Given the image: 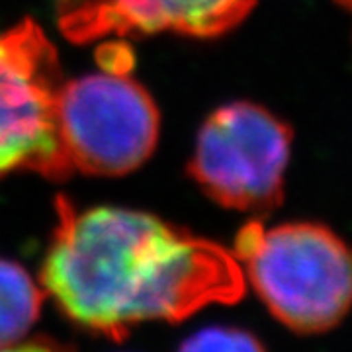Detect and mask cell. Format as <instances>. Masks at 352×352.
I'll return each instance as SVG.
<instances>
[{"mask_svg":"<svg viewBox=\"0 0 352 352\" xmlns=\"http://www.w3.org/2000/svg\"><path fill=\"white\" fill-rule=\"evenodd\" d=\"M41 282L78 325L122 340L135 323L235 303L247 280L233 252L157 215L59 198Z\"/></svg>","mask_w":352,"mask_h":352,"instance_id":"cell-1","label":"cell"},{"mask_svg":"<svg viewBox=\"0 0 352 352\" xmlns=\"http://www.w3.org/2000/svg\"><path fill=\"white\" fill-rule=\"evenodd\" d=\"M231 252L270 314L292 331H329L351 307V254L329 227L249 221Z\"/></svg>","mask_w":352,"mask_h":352,"instance_id":"cell-2","label":"cell"},{"mask_svg":"<svg viewBox=\"0 0 352 352\" xmlns=\"http://www.w3.org/2000/svg\"><path fill=\"white\" fill-rule=\"evenodd\" d=\"M100 59V71L63 80L59 135L73 173L122 176L151 157L161 120L151 94L131 76L126 45H106Z\"/></svg>","mask_w":352,"mask_h":352,"instance_id":"cell-3","label":"cell"},{"mask_svg":"<svg viewBox=\"0 0 352 352\" xmlns=\"http://www.w3.org/2000/svg\"><path fill=\"white\" fill-rule=\"evenodd\" d=\"M63 80L57 50L34 20L0 34V178L73 175L57 122Z\"/></svg>","mask_w":352,"mask_h":352,"instance_id":"cell-4","label":"cell"},{"mask_svg":"<svg viewBox=\"0 0 352 352\" xmlns=\"http://www.w3.org/2000/svg\"><path fill=\"white\" fill-rule=\"evenodd\" d=\"M292 131L252 102H231L201 124L190 175L219 206L266 214L282 201Z\"/></svg>","mask_w":352,"mask_h":352,"instance_id":"cell-5","label":"cell"},{"mask_svg":"<svg viewBox=\"0 0 352 352\" xmlns=\"http://www.w3.org/2000/svg\"><path fill=\"white\" fill-rule=\"evenodd\" d=\"M254 4L256 0H57V24L75 43L164 32L215 38L239 25Z\"/></svg>","mask_w":352,"mask_h":352,"instance_id":"cell-6","label":"cell"},{"mask_svg":"<svg viewBox=\"0 0 352 352\" xmlns=\"http://www.w3.org/2000/svg\"><path fill=\"white\" fill-rule=\"evenodd\" d=\"M43 292L20 264L0 258V346L16 344L39 319Z\"/></svg>","mask_w":352,"mask_h":352,"instance_id":"cell-7","label":"cell"},{"mask_svg":"<svg viewBox=\"0 0 352 352\" xmlns=\"http://www.w3.org/2000/svg\"><path fill=\"white\" fill-rule=\"evenodd\" d=\"M178 352H264V349L247 331L206 327L184 340Z\"/></svg>","mask_w":352,"mask_h":352,"instance_id":"cell-8","label":"cell"},{"mask_svg":"<svg viewBox=\"0 0 352 352\" xmlns=\"http://www.w3.org/2000/svg\"><path fill=\"white\" fill-rule=\"evenodd\" d=\"M0 352H59L55 346L45 344V342H28V344H8V346H0Z\"/></svg>","mask_w":352,"mask_h":352,"instance_id":"cell-9","label":"cell"}]
</instances>
